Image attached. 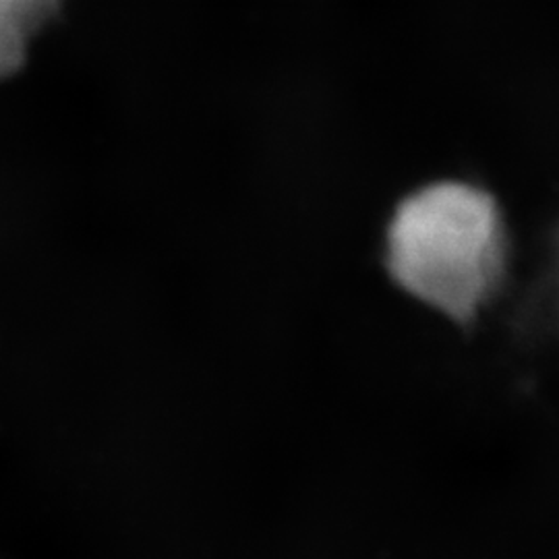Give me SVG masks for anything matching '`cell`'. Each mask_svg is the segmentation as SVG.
<instances>
[{
  "mask_svg": "<svg viewBox=\"0 0 559 559\" xmlns=\"http://www.w3.org/2000/svg\"><path fill=\"white\" fill-rule=\"evenodd\" d=\"M508 255L500 203L464 180H438L408 193L385 230L390 278L460 325L473 323L498 297Z\"/></svg>",
  "mask_w": 559,
  "mask_h": 559,
  "instance_id": "cell-1",
  "label": "cell"
},
{
  "mask_svg": "<svg viewBox=\"0 0 559 559\" xmlns=\"http://www.w3.org/2000/svg\"><path fill=\"white\" fill-rule=\"evenodd\" d=\"M64 0H0V81L17 75L29 46L57 20Z\"/></svg>",
  "mask_w": 559,
  "mask_h": 559,
  "instance_id": "cell-2",
  "label": "cell"
},
{
  "mask_svg": "<svg viewBox=\"0 0 559 559\" xmlns=\"http://www.w3.org/2000/svg\"><path fill=\"white\" fill-rule=\"evenodd\" d=\"M556 267H558V282H559V230H558V239H556Z\"/></svg>",
  "mask_w": 559,
  "mask_h": 559,
  "instance_id": "cell-3",
  "label": "cell"
}]
</instances>
